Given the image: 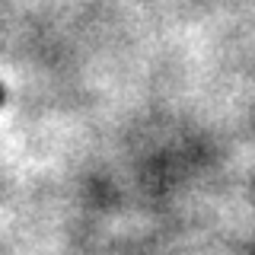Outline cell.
I'll use <instances>...</instances> for the list:
<instances>
[{
  "label": "cell",
  "instance_id": "cell-1",
  "mask_svg": "<svg viewBox=\"0 0 255 255\" xmlns=\"http://www.w3.org/2000/svg\"><path fill=\"white\" fill-rule=\"evenodd\" d=\"M0 99H3V90H0Z\"/></svg>",
  "mask_w": 255,
  "mask_h": 255
}]
</instances>
